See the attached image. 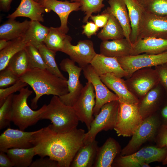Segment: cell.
Segmentation results:
<instances>
[{
	"label": "cell",
	"instance_id": "33",
	"mask_svg": "<svg viewBox=\"0 0 167 167\" xmlns=\"http://www.w3.org/2000/svg\"><path fill=\"white\" fill-rule=\"evenodd\" d=\"M7 67L19 78L30 69L25 49L17 53L10 59Z\"/></svg>",
	"mask_w": 167,
	"mask_h": 167
},
{
	"label": "cell",
	"instance_id": "20",
	"mask_svg": "<svg viewBox=\"0 0 167 167\" xmlns=\"http://www.w3.org/2000/svg\"><path fill=\"white\" fill-rule=\"evenodd\" d=\"M166 52L167 39L148 37L139 39L132 44L130 55L142 53L156 55Z\"/></svg>",
	"mask_w": 167,
	"mask_h": 167
},
{
	"label": "cell",
	"instance_id": "34",
	"mask_svg": "<svg viewBox=\"0 0 167 167\" xmlns=\"http://www.w3.org/2000/svg\"><path fill=\"white\" fill-rule=\"evenodd\" d=\"M70 37L62 32L58 27H51L44 44L49 49L55 52H61L65 42Z\"/></svg>",
	"mask_w": 167,
	"mask_h": 167
},
{
	"label": "cell",
	"instance_id": "51",
	"mask_svg": "<svg viewBox=\"0 0 167 167\" xmlns=\"http://www.w3.org/2000/svg\"><path fill=\"white\" fill-rule=\"evenodd\" d=\"M140 167H150V166L149 165V164H148L146 162H143L140 164Z\"/></svg>",
	"mask_w": 167,
	"mask_h": 167
},
{
	"label": "cell",
	"instance_id": "17",
	"mask_svg": "<svg viewBox=\"0 0 167 167\" xmlns=\"http://www.w3.org/2000/svg\"><path fill=\"white\" fill-rule=\"evenodd\" d=\"M38 2L43 6L46 12L52 11L58 15L61 21L60 26L58 28L62 32L66 34L69 30L67 22L70 14L72 11L80 10L81 6L80 2H70L67 0H42Z\"/></svg>",
	"mask_w": 167,
	"mask_h": 167
},
{
	"label": "cell",
	"instance_id": "16",
	"mask_svg": "<svg viewBox=\"0 0 167 167\" xmlns=\"http://www.w3.org/2000/svg\"><path fill=\"white\" fill-rule=\"evenodd\" d=\"M38 130L26 132L8 128L0 136V151L12 148H29L33 147L31 140Z\"/></svg>",
	"mask_w": 167,
	"mask_h": 167
},
{
	"label": "cell",
	"instance_id": "30",
	"mask_svg": "<svg viewBox=\"0 0 167 167\" xmlns=\"http://www.w3.org/2000/svg\"><path fill=\"white\" fill-rule=\"evenodd\" d=\"M5 152L11 159L14 167H29L36 155L34 147L29 148H12Z\"/></svg>",
	"mask_w": 167,
	"mask_h": 167
},
{
	"label": "cell",
	"instance_id": "44",
	"mask_svg": "<svg viewBox=\"0 0 167 167\" xmlns=\"http://www.w3.org/2000/svg\"><path fill=\"white\" fill-rule=\"evenodd\" d=\"M41 157L32 162L30 167H58V162L50 158Z\"/></svg>",
	"mask_w": 167,
	"mask_h": 167
},
{
	"label": "cell",
	"instance_id": "1",
	"mask_svg": "<svg viewBox=\"0 0 167 167\" xmlns=\"http://www.w3.org/2000/svg\"><path fill=\"white\" fill-rule=\"evenodd\" d=\"M85 132L76 128L58 134L49 126L38 130L31 140L36 155L46 156L56 161L58 167H69L77 151L84 144Z\"/></svg>",
	"mask_w": 167,
	"mask_h": 167
},
{
	"label": "cell",
	"instance_id": "35",
	"mask_svg": "<svg viewBox=\"0 0 167 167\" xmlns=\"http://www.w3.org/2000/svg\"><path fill=\"white\" fill-rule=\"evenodd\" d=\"M46 67V69L56 76L65 79L66 78L62 74L55 60L56 52L49 49L45 45L38 49Z\"/></svg>",
	"mask_w": 167,
	"mask_h": 167
},
{
	"label": "cell",
	"instance_id": "52",
	"mask_svg": "<svg viewBox=\"0 0 167 167\" xmlns=\"http://www.w3.org/2000/svg\"><path fill=\"white\" fill-rule=\"evenodd\" d=\"M71 2H80V0H70Z\"/></svg>",
	"mask_w": 167,
	"mask_h": 167
},
{
	"label": "cell",
	"instance_id": "7",
	"mask_svg": "<svg viewBox=\"0 0 167 167\" xmlns=\"http://www.w3.org/2000/svg\"><path fill=\"white\" fill-rule=\"evenodd\" d=\"M161 125L159 116L154 113L144 119L128 143L121 150L120 155H128L138 150L143 143L156 136Z\"/></svg>",
	"mask_w": 167,
	"mask_h": 167
},
{
	"label": "cell",
	"instance_id": "15",
	"mask_svg": "<svg viewBox=\"0 0 167 167\" xmlns=\"http://www.w3.org/2000/svg\"><path fill=\"white\" fill-rule=\"evenodd\" d=\"M71 40V36L66 39L61 52L68 55L82 68L90 64L97 54L93 42L88 40H80L76 45H73Z\"/></svg>",
	"mask_w": 167,
	"mask_h": 167
},
{
	"label": "cell",
	"instance_id": "3",
	"mask_svg": "<svg viewBox=\"0 0 167 167\" xmlns=\"http://www.w3.org/2000/svg\"><path fill=\"white\" fill-rule=\"evenodd\" d=\"M41 119L50 120L52 124L48 126L54 132L64 133L77 128L79 121L72 106L64 104L59 97L53 96Z\"/></svg>",
	"mask_w": 167,
	"mask_h": 167
},
{
	"label": "cell",
	"instance_id": "4",
	"mask_svg": "<svg viewBox=\"0 0 167 167\" xmlns=\"http://www.w3.org/2000/svg\"><path fill=\"white\" fill-rule=\"evenodd\" d=\"M19 92V94L13 95L11 122L19 129L24 131L41 119V115L45 109L46 105L44 104L38 110H33L27 103L28 99L33 91L27 86L22 88Z\"/></svg>",
	"mask_w": 167,
	"mask_h": 167
},
{
	"label": "cell",
	"instance_id": "47",
	"mask_svg": "<svg viewBox=\"0 0 167 167\" xmlns=\"http://www.w3.org/2000/svg\"><path fill=\"white\" fill-rule=\"evenodd\" d=\"M12 162L7 154L3 151L0 152V167H12Z\"/></svg>",
	"mask_w": 167,
	"mask_h": 167
},
{
	"label": "cell",
	"instance_id": "36",
	"mask_svg": "<svg viewBox=\"0 0 167 167\" xmlns=\"http://www.w3.org/2000/svg\"><path fill=\"white\" fill-rule=\"evenodd\" d=\"M144 11L158 15H167V0H136Z\"/></svg>",
	"mask_w": 167,
	"mask_h": 167
},
{
	"label": "cell",
	"instance_id": "18",
	"mask_svg": "<svg viewBox=\"0 0 167 167\" xmlns=\"http://www.w3.org/2000/svg\"><path fill=\"white\" fill-rule=\"evenodd\" d=\"M103 83L118 96L120 102L138 104V98L128 89L125 81L122 78L110 74L100 76Z\"/></svg>",
	"mask_w": 167,
	"mask_h": 167
},
{
	"label": "cell",
	"instance_id": "32",
	"mask_svg": "<svg viewBox=\"0 0 167 167\" xmlns=\"http://www.w3.org/2000/svg\"><path fill=\"white\" fill-rule=\"evenodd\" d=\"M28 44L23 37L11 40L6 47L0 51V71L7 67L10 59Z\"/></svg>",
	"mask_w": 167,
	"mask_h": 167
},
{
	"label": "cell",
	"instance_id": "11",
	"mask_svg": "<svg viewBox=\"0 0 167 167\" xmlns=\"http://www.w3.org/2000/svg\"><path fill=\"white\" fill-rule=\"evenodd\" d=\"M59 65L61 70L68 74L67 85L69 92L59 97L64 104L72 106L84 87L79 80L82 68L76 65L74 62L68 58L63 59Z\"/></svg>",
	"mask_w": 167,
	"mask_h": 167
},
{
	"label": "cell",
	"instance_id": "37",
	"mask_svg": "<svg viewBox=\"0 0 167 167\" xmlns=\"http://www.w3.org/2000/svg\"><path fill=\"white\" fill-rule=\"evenodd\" d=\"M104 0H80V10L85 15L83 19L84 23L88 21V19L93 13H96L101 11L105 6L103 3Z\"/></svg>",
	"mask_w": 167,
	"mask_h": 167
},
{
	"label": "cell",
	"instance_id": "6",
	"mask_svg": "<svg viewBox=\"0 0 167 167\" xmlns=\"http://www.w3.org/2000/svg\"><path fill=\"white\" fill-rule=\"evenodd\" d=\"M167 156V148L150 146L145 147L127 155L115 158L112 166L118 167H140L143 162L148 164L163 162Z\"/></svg>",
	"mask_w": 167,
	"mask_h": 167
},
{
	"label": "cell",
	"instance_id": "45",
	"mask_svg": "<svg viewBox=\"0 0 167 167\" xmlns=\"http://www.w3.org/2000/svg\"><path fill=\"white\" fill-rule=\"evenodd\" d=\"M109 15V14L105 9L101 13V14L97 15H92L90 19L99 28H103L106 24Z\"/></svg>",
	"mask_w": 167,
	"mask_h": 167
},
{
	"label": "cell",
	"instance_id": "12",
	"mask_svg": "<svg viewBox=\"0 0 167 167\" xmlns=\"http://www.w3.org/2000/svg\"><path fill=\"white\" fill-rule=\"evenodd\" d=\"M148 37L167 39V15H158L143 12L137 40Z\"/></svg>",
	"mask_w": 167,
	"mask_h": 167
},
{
	"label": "cell",
	"instance_id": "40",
	"mask_svg": "<svg viewBox=\"0 0 167 167\" xmlns=\"http://www.w3.org/2000/svg\"><path fill=\"white\" fill-rule=\"evenodd\" d=\"M28 84L19 79L15 84L8 87L0 88V105L6 98L15 92H19L22 88L28 86Z\"/></svg>",
	"mask_w": 167,
	"mask_h": 167
},
{
	"label": "cell",
	"instance_id": "49",
	"mask_svg": "<svg viewBox=\"0 0 167 167\" xmlns=\"http://www.w3.org/2000/svg\"><path fill=\"white\" fill-rule=\"evenodd\" d=\"M13 0H0L1 11L4 12L8 11L11 8V4Z\"/></svg>",
	"mask_w": 167,
	"mask_h": 167
},
{
	"label": "cell",
	"instance_id": "5",
	"mask_svg": "<svg viewBox=\"0 0 167 167\" xmlns=\"http://www.w3.org/2000/svg\"><path fill=\"white\" fill-rule=\"evenodd\" d=\"M119 104V100L108 102L101 108L91 123L90 129L85 133L84 143L95 140L97 134L102 131L113 129L115 125Z\"/></svg>",
	"mask_w": 167,
	"mask_h": 167
},
{
	"label": "cell",
	"instance_id": "22",
	"mask_svg": "<svg viewBox=\"0 0 167 167\" xmlns=\"http://www.w3.org/2000/svg\"><path fill=\"white\" fill-rule=\"evenodd\" d=\"M45 9L40 3L34 0H21L14 12L7 16L8 19H15L17 17H24L29 18L31 21L44 22L42 14Z\"/></svg>",
	"mask_w": 167,
	"mask_h": 167
},
{
	"label": "cell",
	"instance_id": "25",
	"mask_svg": "<svg viewBox=\"0 0 167 167\" xmlns=\"http://www.w3.org/2000/svg\"><path fill=\"white\" fill-rule=\"evenodd\" d=\"M99 147L96 139L84 143L76 153L70 167H93Z\"/></svg>",
	"mask_w": 167,
	"mask_h": 167
},
{
	"label": "cell",
	"instance_id": "9",
	"mask_svg": "<svg viewBox=\"0 0 167 167\" xmlns=\"http://www.w3.org/2000/svg\"><path fill=\"white\" fill-rule=\"evenodd\" d=\"M125 81L130 91L138 98L141 99L150 90L160 84L156 71L151 67L137 71Z\"/></svg>",
	"mask_w": 167,
	"mask_h": 167
},
{
	"label": "cell",
	"instance_id": "28",
	"mask_svg": "<svg viewBox=\"0 0 167 167\" xmlns=\"http://www.w3.org/2000/svg\"><path fill=\"white\" fill-rule=\"evenodd\" d=\"M50 30L37 21H31L29 27L23 37L25 41L36 48L45 45L44 41Z\"/></svg>",
	"mask_w": 167,
	"mask_h": 167
},
{
	"label": "cell",
	"instance_id": "24",
	"mask_svg": "<svg viewBox=\"0 0 167 167\" xmlns=\"http://www.w3.org/2000/svg\"><path fill=\"white\" fill-rule=\"evenodd\" d=\"M132 44L126 38L103 41L100 47V54L107 57L119 58L130 55Z\"/></svg>",
	"mask_w": 167,
	"mask_h": 167
},
{
	"label": "cell",
	"instance_id": "46",
	"mask_svg": "<svg viewBox=\"0 0 167 167\" xmlns=\"http://www.w3.org/2000/svg\"><path fill=\"white\" fill-rule=\"evenodd\" d=\"M85 25H82L83 31L82 34H85L88 38L96 34L99 28L93 22L88 21Z\"/></svg>",
	"mask_w": 167,
	"mask_h": 167
},
{
	"label": "cell",
	"instance_id": "38",
	"mask_svg": "<svg viewBox=\"0 0 167 167\" xmlns=\"http://www.w3.org/2000/svg\"><path fill=\"white\" fill-rule=\"evenodd\" d=\"M28 60L30 69H46V67L38 49L28 44L25 48Z\"/></svg>",
	"mask_w": 167,
	"mask_h": 167
},
{
	"label": "cell",
	"instance_id": "21",
	"mask_svg": "<svg viewBox=\"0 0 167 167\" xmlns=\"http://www.w3.org/2000/svg\"><path fill=\"white\" fill-rule=\"evenodd\" d=\"M121 150L118 143L113 138H109L99 147L93 167H111Z\"/></svg>",
	"mask_w": 167,
	"mask_h": 167
},
{
	"label": "cell",
	"instance_id": "10",
	"mask_svg": "<svg viewBox=\"0 0 167 167\" xmlns=\"http://www.w3.org/2000/svg\"><path fill=\"white\" fill-rule=\"evenodd\" d=\"M122 69L128 74L127 79L137 70L167 63V52L156 55L144 53L117 58Z\"/></svg>",
	"mask_w": 167,
	"mask_h": 167
},
{
	"label": "cell",
	"instance_id": "31",
	"mask_svg": "<svg viewBox=\"0 0 167 167\" xmlns=\"http://www.w3.org/2000/svg\"><path fill=\"white\" fill-rule=\"evenodd\" d=\"M109 14L108 21L97 34V37L102 41L125 38L123 28L120 23L113 15Z\"/></svg>",
	"mask_w": 167,
	"mask_h": 167
},
{
	"label": "cell",
	"instance_id": "23",
	"mask_svg": "<svg viewBox=\"0 0 167 167\" xmlns=\"http://www.w3.org/2000/svg\"><path fill=\"white\" fill-rule=\"evenodd\" d=\"M159 84L150 90L138 104L143 119L153 114L159 106L162 98V88Z\"/></svg>",
	"mask_w": 167,
	"mask_h": 167
},
{
	"label": "cell",
	"instance_id": "8",
	"mask_svg": "<svg viewBox=\"0 0 167 167\" xmlns=\"http://www.w3.org/2000/svg\"><path fill=\"white\" fill-rule=\"evenodd\" d=\"M143 120L138 104L119 102L117 121L113 129L118 136L130 137Z\"/></svg>",
	"mask_w": 167,
	"mask_h": 167
},
{
	"label": "cell",
	"instance_id": "19",
	"mask_svg": "<svg viewBox=\"0 0 167 167\" xmlns=\"http://www.w3.org/2000/svg\"><path fill=\"white\" fill-rule=\"evenodd\" d=\"M90 64L100 76L107 74H112L120 78H126L127 73L122 68L117 58L97 54Z\"/></svg>",
	"mask_w": 167,
	"mask_h": 167
},
{
	"label": "cell",
	"instance_id": "53",
	"mask_svg": "<svg viewBox=\"0 0 167 167\" xmlns=\"http://www.w3.org/2000/svg\"><path fill=\"white\" fill-rule=\"evenodd\" d=\"M34 0L36 2H39L40 1H41V0Z\"/></svg>",
	"mask_w": 167,
	"mask_h": 167
},
{
	"label": "cell",
	"instance_id": "2",
	"mask_svg": "<svg viewBox=\"0 0 167 167\" xmlns=\"http://www.w3.org/2000/svg\"><path fill=\"white\" fill-rule=\"evenodd\" d=\"M30 86L35 94L31 100L32 109L38 107L37 102L44 95H53L59 97L67 94V80L62 79L47 69H31L19 78Z\"/></svg>",
	"mask_w": 167,
	"mask_h": 167
},
{
	"label": "cell",
	"instance_id": "13",
	"mask_svg": "<svg viewBox=\"0 0 167 167\" xmlns=\"http://www.w3.org/2000/svg\"><path fill=\"white\" fill-rule=\"evenodd\" d=\"M95 98L94 87L90 82L88 81L72 106L79 121L85 123L88 130L94 119L93 111Z\"/></svg>",
	"mask_w": 167,
	"mask_h": 167
},
{
	"label": "cell",
	"instance_id": "41",
	"mask_svg": "<svg viewBox=\"0 0 167 167\" xmlns=\"http://www.w3.org/2000/svg\"><path fill=\"white\" fill-rule=\"evenodd\" d=\"M19 79V78L7 67L0 71V88L10 86L16 83Z\"/></svg>",
	"mask_w": 167,
	"mask_h": 167
},
{
	"label": "cell",
	"instance_id": "26",
	"mask_svg": "<svg viewBox=\"0 0 167 167\" xmlns=\"http://www.w3.org/2000/svg\"><path fill=\"white\" fill-rule=\"evenodd\" d=\"M108 3L109 6L106 10L117 19L123 28L125 38L131 42V28L128 10L123 0H109Z\"/></svg>",
	"mask_w": 167,
	"mask_h": 167
},
{
	"label": "cell",
	"instance_id": "14",
	"mask_svg": "<svg viewBox=\"0 0 167 167\" xmlns=\"http://www.w3.org/2000/svg\"><path fill=\"white\" fill-rule=\"evenodd\" d=\"M82 71L85 78L92 84L94 89L96 98L93 112L95 117L104 105L112 101L119 100V99L103 83L90 64L83 68Z\"/></svg>",
	"mask_w": 167,
	"mask_h": 167
},
{
	"label": "cell",
	"instance_id": "43",
	"mask_svg": "<svg viewBox=\"0 0 167 167\" xmlns=\"http://www.w3.org/2000/svg\"><path fill=\"white\" fill-rule=\"evenodd\" d=\"M156 136L157 146L167 148V128L161 125ZM162 163L163 165H167V156Z\"/></svg>",
	"mask_w": 167,
	"mask_h": 167
},
{
	"label": "cell",
	"instance_id": "27",
	"mask_svg": "<svg viewBox=\"0 0 167 167\" xmlns=\"http://www.w3.org/2000/svg\"><path fill=\"white\" fill-rule=\"evenodd\" d=\"M30 23V21L27 20L20 22L15 19H8L0 26V39L11 41L23 37Z\"/></svg>",
	"mask_w": 167,
	"mask_h": 167
},
{
	"label": "cell",
	"instance_id": "42",
	"mask_svg": "<svg viewBox=\"0 0 167 167\" xmlns=\"http://www.w3.org/2000/svg\"><path fill=\"white\" fill-rule=\"evenodd\" d=\"M159 78L160 84L167 94V63L155 66Z\"/></svg>",
	"mask_w": 167,
	"mask_h": 167
},
{
	"label": "cell",
	"instance_id": "48",
	"mask_svg": "<svg viewBox=\"0 0 167 167\" xmlns=\"http://www.w3.org/2000/svg\"><path fill=\"white\" fill-rule=\"evenodd\" d=\"M159 117L161 125L167 128V100L160 110Z\"/></svg>",
	"mask_w": 167,
	"mask_h": 167
},
{
	"label": "cell",
	"instance_id": "50",
	"mask_svg": "<svg viewBox=\"0 0 167 167\" xmlns=\"http://www.w3.org/2000/svg\"><path fill=\"white\" fill-rule=\"evenodd\" d=\"M11 41H7L4 39L0 40V51L6 47L10 43Z\"/></svg>",
	"mask_w": 167,
	"mask_h": 167
},
{
	"label": "cell",
	"instance_id": "29",
	"mask_svg": "<svg viewBox=\"0 0 167 167\" xmlns=\"http://www.w3.org/2000/svg\"><path fill=\"white\" fill-rule=\"evenodd\" d=\"M128 10L131 28L130 41L132 44L137 40L139 26L144 10L136 0H123Z\"/></svg>",
	"mask_w": 167,
	"mask_h": 167
},
{
	"label": "cell",
	"instance_id": "39",
	"mask_svg": "<svg viewBox=\"0 0 167 167\" xmlns=\"http://www.w3.org/2000/svg\"><path fill=\"white\" fill-rule=\"evenodd\" d=\"M14 94L9 96L0 105V129L10 125L11 122L12 104Z\"/></svg>",
	"mask_w": 167,
	"mask_h": 167
}]
</instances>
